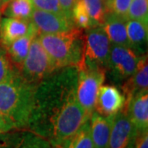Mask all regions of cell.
I'll return each instance as SVG.
<instances>
[{"label":"cell","mask_w":148,"mask_h":148,"mask_svg":"<svg viewBox=\"0 0 148 148\" xmlns=\"http://www.w3.org/2000/svg\"><path fill=\"white\" fill-rule=\"evenodd\" d=\"M132 148H148L147 131L138 132Z\"/></svg>","instance_id":"28"},{"label":"cell","mask_w":148,"mask_h":148,"mask_svg":"<svg viewBox=\"0 0 148 148\" xmlns=\"http://www.w3.org/2000/svg\"><path fill=\"white\" fill-rule=\"evenodd\" d=\"M58 2L60 5L62 6L63 9L65 11V12L68 15L72 16V10L77 0H58Z\"/></svg>","instance_id":"29"},{"label":"cell","mask_w":148,"mask_h":148,"mask_svg":"<svg viewBox=\"0 0 148 148\" xmlns=\"http://www.w3.org/2000/svg\"><path fill=\"white\" fill-rule=\"evenodd\" d=\"M17 133L8 134V132L0 134V148H13Z\"/></svg>","instance_id":"27"},{"label":"cell","mask_w":148,"mask_h":148,"mask_svg":"<svg viewBox=\"0 0 148 148\" xmlns=\"http://www.w3.org/2000/svg\"><path fill=\"white\" fill-rule=\"evenodd\" d=\"M122 90L126 99V104L130 101L132 96L144 90H148V66L147 53L140 56L136 70L124 82L122 86Z\"/></svg>","instance_id":"12"},{"label":"cell","mask_w":148,"mask_h":148,"mask_svg":"<svg viewBox=\"0 0 148 148\" xmlns=\"http://www.w3.org/2000/svg\"><path fill=\"white\" fill-rule=\"evenodd\" d=\"M36 85L24 79L16 70L0 83V114L12 129H27Z\"/></svg>","instance_id":"2"},{"label":"cell","mask_w":148,"mask_h":148,"mask_svg":"<svg viewBox=\"0 0 148 148\" xmlns=\"http://www.w3.org/2000/svg\"><path fill=\"white\" fill-rule=\"evenodd\" d=\"M110 47L109 38L101 26L86 30L82 58L77 70L103 69L107 71Z\"/></svg>","instance_id":"4"},{"label":"cell","mask_w":148,"mask_h":148,"mask_svg":"<svg viewBox=\"0 0 148 148\" xmlns=\"http://www.w3.org/2000/svg\"><path fill=\"white\" fill-rule=\"evenodd\" d=\"M9 1L10 0H0V20H1L2 15H3V12L5 10L6 7Z\"/></svg>","instance_id":"31"},{"label":"cell","mask_w":148,"mask_h":148,"mask_svg":"<svg viewBox=\"0 0 148 148\" xmlns=\"http://www.w3.org/2000/svg\"><path fill=\"white\" fill-rule=\"evenodd\" d=\"M126 22L127 19L122 18L120 16L111 13L106 15L105 21L101 27L106 32L111 45L129 48Z\"/></svg>","instance_id":"14"},{"label":"cell","mask_w":148,"mask_h":148,"mask_svg":"<svg viewBox=\"0 0 148 148\" xmlns=\"http://www.w3.org/2000/svg\"><path fill=\"white\" fill-rule=\"evenodd\" d=\"M56 70L36 34L32 40L28 53L19 73L28 82L37 85Z\"/></svg>","instance_id":"5"},{"label":"cell","mask_w":148,"mask_h":148,"mask_svg":"<svg viewBox=\"0 0 148 148\" xmlns=\"http://www.w3.org/2000/svg\"><path fill=\"white\" fill-rule=\"evenodd\" d=\"M77 71V98L80 106L90 118L95 111L98 90L105 82L107 71L103 69H84Z\"/></svg>","instance_id":"6"},{"label":"cell","mask_w":148,"mask_h":148,"mask_svg":"<svg viewBox=\"0 0 148 148\" xmlns=\"http://www.w3.org/2000/svg\"><path fill=\"white\" fill-rule=\"evenodd\" d=\"M30 21L36 28L39 34H53L69 32L75 25L72 16L57 14L50 12L34 8Z\"/></svg>","instance_id":"9"},{"label":"cell","mask_w":148,"mask_h":148,"mask_svg":"<svg viewBox=\"0 0 148 148\" xmlns=\"http://www.w3.org/2000/svg\"><path fill=\"white\" fill-rule=\"evenodd\" d=\"M132 0H106L107 14L111 13L127 19V13Z\"/></svg>","instance_id":"24"},{"label":"cell","mask_w":148,"mask_h":148,"mask_svg":"<svg viewBox=\"0 0 148 148\" xmlns=\"http://www.w3.org/2000/svg\"><path fill=\"white\" fill-rule=\"evenodd\" d=\"M140 56L130 48L112 45L107 71L115 83H122L136 70Z\"/></svg>","instance_id":"7"},{"label":"cell","mask_w":148,"mask_h":148,"mask_svg":"<svg viewBox=\"0 0 148 148\" xmlns=\"http://www.w3.org/2000/svg\"><path fill=\"white\" fill-rule=\"evenodd\" d=\"M65 148H94L90 135V119L80 127L68 142L64 143Z\"/></svg>","instance_id":"20"},{"label":"cell","mask_w":148,"mask_h":148,"mask_svg":"<svg viewBox=\"0 0 148 148\" xmlns=\"http://www.w3.org/2000/svg\"><path fill=\"white\" fill-rule=\"evenodd\" d=\"M138 132L148 129V90L132 96L123 109Z\"/></svg>","instance_id":"11"},{"label":"cell","mask_w":148,"mask_h":148,"mask_svg":"<svg viewBox=\"0 0 148 148\" xmlns=\"http://www.w3.org/2000/svg\"><path fill=\"white\" fill-rule=\"evenodd\" d=\"M138 130L123 110L112 117L107 148H132Z\"/></svg>","instance_id":"8"},{"label":"cell","mask_w":148,"mask_h":148,"mask_svg":"<svg viewBox=\"0 0 148 148\" xmlns=\"http://www.w3.org/2000/svg\"><path fill=\"white\" fill-rule=\"evenodd\" d=\"M13 148H52L47 139L31 131H24L16 135Z\"/></svg>","instance_id":"19"},{"label":"cell","mask_w":148,"mask_h":148,"mask_svg":"<svg viewBox=\"0 0 148 148\" xmlns=\"http://www.w3.org/2000/svg\"><path fill=\"white\" fill-rule=\"evenodd\" d=\"M16 70L17 69L11 63L5 49L0 47V83L9 78Z\"/></svg>","instance_id":"26"},{"label":"cell","mask_w":148,"mask_h":148,"mask_svg":"<svg viewBox=\"0 0 148 148\" xmlns=\"http://www.w3.org/2000/svg\"><path fill=\"white\" fill-rule=\"evenodd\" d=\"M90 17L96 26H101L105 21L107 10L103 0H82Z\"/></svg>","instance_id":"22"},{"label":"cell","mask_w":148,"mask_h":148,"mask_svg":"<svg viewBox=\"0 0 148 148\" xmlns=\"http://www.w3.org/2000/svg\"><path fill=\"white\" fill-rule=\"evenodd\" d=\"M36 34V28L33 25L32 21H30L29 28L27 34L16 39V40L11 43L7 48H4L12 64L19 72L28 53L32 40Z\"/></svg>","instance_id":"13"},{"label":"cell","mask_w":148,"mask_h":148,"mask_svg":"<svg viewBox=\"0 0 148 148\" xmlns=\"http://www.w3.org/2000/svg\"><path fill=\"white\" fill-rule=\"evenodd\" d=\"M112 117H104L93 112L90 118V135L94 148H107Z\"/></svg>","instance_id":"16"},{"label":"cell","mask_w":148,"mask_h":148,"mask_svg":"<svg viewBox=\"0 0 148 148\" xmlns=\"http://www.w3.org/2000/svg\"><path fill=\"white\" fill-rule=\"evenodd\" d=\"M137 20L148 26V0H132L127 13V20Z\"/></svg>","instance_id":"23"},{"label":"cell","mask_w":148,"mask_h":148,"mask_svg":"<svg viewBox=\"0 0 148 148\" xmlns=\"http://www.w3.org/2000/svg\"><path fill=\"white\" fill-rule=\"evenodd\" d=\"M76 67L57 69L36 86L28 128L51 145L64 144L90 119L77 98Z\"/></svg>","instance_id":"1"},{"label":"cell","mask_w":148,"mask_h":148,"mask_svg":"<svg viewBox=\"0 0 148 148\" xmlns=\"http://www.w3.org/2000/svg\"><path fill=\"white\" fill-rule=\"evenodd\" d=\"M12 129V127L4 120V119L0 114V134L8 132Z\"/></svg>","instance_id":"30"},{"label":"cell","mask_w":148,"mask_h":148,"mask_svg":"<svg viewBox=\"0 0 148 148\" xmlns=\"http://www.w3.org/2000/svg\"><path fill=\"white\" fill-rule=\"evenodd\" d=\"M72 18L76 27L87 30L91 27H97L90 18L82 0H77L72 10Z\"/></svg>","instance_id":"21"},{"label":"cell","mask_w":148,"mask_h":148,"mask_svg":"<svg viewBox=\"0 0 148 148\" xmlns=\"http://www.w3.org/2000/svg\"><path fill=\"white\" fill-rule=\"evenodd\" d=\"M30 2L34 8L71 16L65 12L58 0H30Z\"/></svg>","instance_id":"25"},{"label":"cell","mask_w":148,"mask_h":148,"mask_svg":"<svg viewBox=\"0 0 148 148\" xmlns=\"http://www.w3.org/2000/svg\"><path fill=\"white\" fill-rule=\"evenodd\" d=\"M84 30L74 27L69 32L39 34L38 38L56 69L80 65L84 45Z\"/></svg>","instance_id":"3"},{"label":"cell","mask_w":148,"mask_h":148,"mask_svg":"<svg viewBox=\"0 0 148 148\" xmlns=\"http://www.w3.org/2000/svg\"><path fill=\"white\" fill-rule=\"evenodd\" d=\"M30 21L13 17H3L0 20V43L7 48L16 39L27 34Z\"/></svg>","instance_id":"15"},{"label":"cell","mask_w":148,"mask_h":148,"mask_svg":"<svg viewBox=\"0 0 148 148\" xmlns=\"http://www.w3.org/2000/svg\"><path fill=\"white\" fill-rule=\"evenodd\" d=\"M103 1H105V2H106V0H103Z\"/></svg>","instance_id":"33"},{"label":"cell","mask_w":148,"mask_h":148,"mask_svg":"<svg viewBox=\"0 0 148 148\" xmlns=\"http://www.w3.org/2000/svg\"><path fill=\"white\" fill-rule=\"evenodd\" d=\"M126 104L124 95L113 85H101L95 100V111L104 117H111L123 110Z\"/></svg>","instance_id":"10"},{"label":"cell","mask_w":148,"mask_h":148,"mask_svg":"<svg viewBox=\"0 0 148 148\" xmlns=\"http://www.w3.org/2000/svg\"><path fill=\"white\" fill-rule=\"evenodd\" d=\"M148 26L141 21L127 19L126 22L129 48L137 54H146L148 37Z\"/></svg>","instance_id":"17"},{"label":"cell","mask_w":148,"mask_h":148,"mask_svg":"<svg viewBox=\"0 0 148 148\" xmlns=\"http://www.w3.org/2000/svg\"><path fill=\"white\" fill-rule=\"evenodd\" d=\"M34 9L30 0H10L3 12V15L21 20L30 21Z\"/></svg>","instance_id":"18"},{"label":"cell","mask_w":148,"mask_h":148,"mask_svg":"<svg viewBox=\"0 0 148 148\" xmlns=\"http://www.w3.org/2000/svg\"><path fill=\"white\" fill-rule=\"evenodd\" d=\"M52 148H65L64 144H59V145H51Z\"/></svg>","instance_id":"32"}]
</instances>
